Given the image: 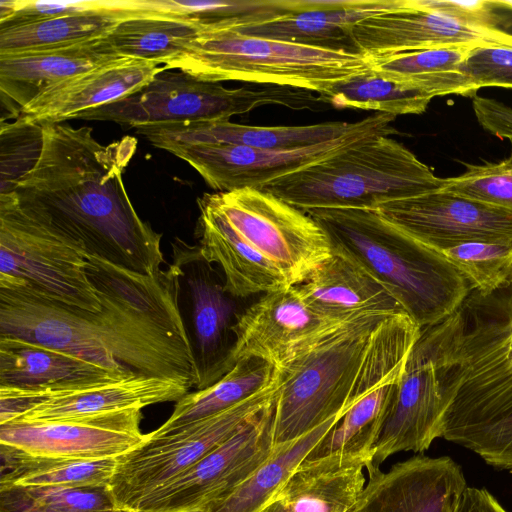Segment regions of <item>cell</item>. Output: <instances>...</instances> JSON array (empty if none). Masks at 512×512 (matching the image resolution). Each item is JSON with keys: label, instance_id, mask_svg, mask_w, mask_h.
<instances>
[{"label": "cell", "instance_id": "cell-47", "mask_svg": "<svg viewBox=\"0 0 512 512\" xmlns=\"http://www.w3.org/2000/svg\"><path fill=\"white\" fill-rule=\"evenodd\" d=\"M261 512H290L279 500H273Z\"/></svg>", "mask_w": 512, "mask_h": 512}, {"label": "cell", "instance_id": "cell-27", "mask_svg": "<svg viewBox=\"0 0 512 512\" xmlns=\"http://www.w3.org/2000/svg\"><path fill=\"white\" fill-rule=\"evenodd\" d=\"M118 57L104 36L70 45L0 54L2 100L14 104L18 114L50 86Z\"/></svg>", "mask_w": 512, "mask_h": 512}, {"label": "cell", "instance_id": "cell-21", "mask_svg": "<svg viewBox=\"0 0 512 512\" xmlns=\"http://www.w3.org/2000/svg\"><path fill=\"white\" fill-rule=\"evenodd\" d=\"M367 471L369 481L352 512H457L468 486L449 456H414L387 472Z\"/></svg>", "mask_w": 512, "mask_h": 512}, {"label": "cell", "instance_id": "cell-23", "mask_svg": "<svg viewBox=\"0 0 512 512\" xmlns=\"http://www.w3.org/2000/svg\"><path fill=\"white\" fill-rule=\"evenodd\" d=\"M375 114L356 122L328 121L305 126H248L224 121L173 122L140 125L136 132L154 146L227 143L263 149L289 150L325 143L360 130Z\"/></svg>", "mask_w": 512, "mask_h": 512}, {"label": "cell", "instance_id": "cell-41", "mask_svg": "<svg viewBox=\"0 0 512 512\" xmlns=\"http://www.w3.org/2000/svg\"><path fill=\"white\" fill-rule=\"evenodd\" d=\"M122 11L130 12L129 0H1L0 28L22 25L67 15Z\"/></svg>", "mask_w": 512, "mask_h": 512}, {"label": "cell", "instance_id": "cell-4", "mask_svg": "<svg viewBox=\"0 0 512 512\" xmlns=\"http://www.w3.org/2000/svg\"><path fill=\"white\" fill-rule=\"evenodd\" d=\"M343 248L384 283L421 328L452 315L472 290L441 253L403 231L378 210L307 211Z\"/></svg>", "mask_w": 512, "mask_h": 512}, {"label": "cell", "instance_id": "cell-38", "mask_svg": "<svg viewBox=\"0 0 512 512\" xmlns=\"http://www.w3.org/2000/svg\"><path fill=\"white\" fill-rule=\"evenodd\" d=\"M441 253L463 274L472 290L490 294L512 283V246L474 241Z\"/></svg>", "mask_w": 512, "mask_h": 512}, {"label": "cell", "instance_id": "cell-40", "mask_svg": "<svg viewBox=\"0 0 512 512\" xmlns=\"http://www.w3.org/2000/svg\"><path fill=\"white\" fill-rule=\"evenodd\" d=\"M0 504L54 512L117 511L108 488H33L0 490Z\"/></svg>", "mask_w": 512, "mask_h": 512}, {"label": "cell", "instance_id": "cell-8", "mask_svg": "<svg viewBox=\"0 0 512 512\" xmlns=\"http://www.w3.org/2000/svg\"><path fill=\"white\" fill-rule=\"evenodd\" d=\"M317 110L312 92L288 87L226 88L186 72L164 69L142 90L82 113L77 119L111 121L130 127L156 123L224 121L265 105Z\"/></svg>", "mask_w": 512, "mask_h": 512}, {"label": "cell", "instance_id": "cell-31", "mask_svg": "<svg viewBox=\"0 0 512 512\" xmlns=\"http://www.w3.org/2000/svg\"><path fill=\"white\" fill-rule=\"evenodd\" d=\"M474 47L450 46L369 58L370 69L384 77L419 88L433 97L477 95L459 71Z\"/></svg>", "mask_w": 512, "mask_h": 512}, {"label": "cell", "instance_id": "cell-14", "mask_svg": "<svg viewBox=\"0 0 512 512\" xmlns=\"http://www.w3.org/2000/svg\"><path fill=\"white\" fill-rule=\"evenodd\" d=\"M446 409L436 324L422 329L413 347L366 469L379 468L398 452L428 450L442 438Z\"/></svg>", "mask_w": 512, "mask_h": 512}, {"label": "cell", "instance_id": "cell-2", "mask_svg": "<svg viewBox=\"0 0 512 512\" xmlns=\"http://www.w3.org/2000/svg\"><path fill=\"white\" fill-rule=\"evenodd\" d=\"M438 325L442 438L512 473V283L487 295L471 290Z\"/></svg>", "mask_w": 512, "mask_h": 512}, {"label": "cell", "instance_id": "cell-32", "mask_svg": "<svg viewBox=\"0 0 512 512\" xmlns=\"http://www.w3.org/2000/svg\"><path fill=\"white\" fill-rule=\"evenodd\" d=\"M275 373V366L259 359L238 361L212 385L185 394L167 421L152 432L168 433L229 409L267 386Z\"/></svg>", "mask_w": 512, "mask_h": 512}, {"label": "cell", "instance_id": "cell-15", "mask_svg": "<svg viewBox=\"0 0 512 512\" xmlns=\"http://www.w3.org/2000/svg\"><path fill=\"white\" fill-rule=\"evenodd\" d=\"M189 389L143 374L58 390L0 387V424L82 417L178 401Z\"/></svg>", "mask_w": 512, "mask_h": 512}, {"label": "cell", "instance_id": "cell-20", "mask_svg": "<svg viewBox=\"0 0 512 512\" xmlns=\"http://www.w3.org/2000/svg\"><path fill=\"white\" fill-rule=\"evenodd\" d=\"M91 313L0 288V336L60 350L116 372H133L113 357Z\"/></svg>", "mask_w": 512, "mask_h": 512}, {"label": "cell", "instance_id": "cell-18", "mask_svg": "<svg viewBox=\"0 0 512 512\" xmlns=\"http://www.w3.org/2000/svg\"><path fill=\"white\" fill-rule=\"evenodd\" d=\"M377 210L438 252L474 241L512 246L511 213L444 189L388 202Z\"/></svg>", "mask_w": 512, "mask_h": 512}, {"label": "cell", "instance_id": "cell-42", "mask_svg": "<svg viewBox=\"0 0 512 512\" xmlns=\"http://www.w3.org/2000/svg\"><path fill=\"white\" fill-rule=\"evenodd\" d=\"M459 71L476 94L484 87L512 89V46L488 44L474 47Z\"/></svg>", "mask_w": 512, "mask_h": 512}, {"label": "cell", "instance_id": "cell-9", "mask_svg": "<svg viewBox=\"0 0 512 512\" xmlns=\"http://www.w3.org/2000/svg\"><path fill=\"white\" fill-rule=\"evenodd\" d=\"M280 383L276 368L267 386L231 408L168 433L146 434L141 444L116 458L108 486L115 509L131 512L146 495L229 439L275 399Z\"/></svg>", "mask_w": 512, "mask_h": 512}, {"label": "cell", "instance_id": "cell-30", "mask_svg": "<svg viewBox=\"0 0 512 512\" xmlns=\"http://www.w3.org/2000/svg\"><path fill=\"white\" fill-rule=\"evenodd\" d=\"M0 490L33 488H108L116 458L33 457L0 449Z\"/></svg>", "mask_w": 512, "mask_h": 512}, {"label": "cell", "instance_id": "cell-26", "mask_svg": "<svg viewBox=\"0 0 512 512\" xmlns=\"http://www.w3.org/2000/svg\"><path fill=\"white\" fill-rule=\"evenodd\" d=\"M197 202V245L206 261L221 268L229 294L246 298L291 286L281 271L233 228L207 194Z\"/></svg>", "mask_w": 512, "mask_h": 512}, {"label": "cell", "instance_id": "cell-44", "mask_svg": "<svg viewBox=\"0 0 512 512\" xmlns=\"http://www.w3.org/2000/svg\"><path fill=\"white\" fill-rule=\"evenodd\" d=\"M473 111L478 123L500 139L512 140V108L498 100L475 95Z\"/></svg>", "mask_w": 512, "mask_h": 512}, {"label": "cell", "instance_id": "cell-24", "mask_svg": "<svg viewBox=\"0 0 512 512\" xmlns=\"http://www.w3.org/2000/svg\"><path fill=\"white\" fill-rule=\"evenodd\" d=\"M404 3L405 0H295L286 13L254 25L235 27L252 36L358 52L352 36L356 24Z\"/></svg>", "mask_w": 512, "mask_h": 512}, {"label": "cell", "instance_id": "cell-10", "mask_svg": "<svg viewBox=\"0 0 512 512\" xmlns=\"http://www.w3.org/2000/svg\"><path fill=\"white\" fill-rule=\"evenodd\" d=\"M207 195L291 285L303 282L332 254L328 233L310 214L268 191L241 188Z\"/></svg>", "mask_w": 512, "mask_h": 512}, {"label": "cell", "instance_id": "cell-45", "mask_svg": "<svg viewBox=\"0 0 512 512\" xmlns=\"http://www.w3.org/2000/svg\"><path fill=\"white\" fill-rule=\"evenodd\" d=\"M457 512H508L486 488L467 486Z\"/></svg>", "mask_w": 512, "mask_h": 512}, {"label": "cell", "instance_id": "cell-3", "mask_svg": "<svg viewBox=\"0 0 512 512\" xmlns=\"http://www.w3.org/2000/svg\"><path fill=\"white\" fill-rule=\"evenodd\" d=\"M87 274L101 306L91 316L113 357L136 374L195 387L178 264L145 275L88 254Z\"/></svg>", "mask_w": 512, "mask_h": 512}, {"label": "cell", "instance_id": "cell-13", "mask_svg": "<svg viewBox=\"0 0 512 512\" xmlns=\"http://www.w3.org/2000/svg\"><path fill=\"white\" fill-rule=\"evenodd\" d=\"M173 261L181 270L179 305L195 363L196 390L207 388L231 368L234 325L241 312L224 278L201 255L198 245L172 242Z\"/></svg>", "mask_w": 512, "mask_h": 512}, {"label": "cell", "instance_id": "cell-37", "mask_svg": "<svg viewBox=\"0 0 512 512\" xmlns=\"http://www.w3.org/2000/svg\"><path fill=\"white\" fill-rule=\"evenodd\" d=\"M131 18L135 16L129 12H90L0 28V54L101 38L118 23Z\"/></svg>", "mask_w": 512, "mask_h": 512}, {"label": "cell", "instance_id": "cell-16", "mask_svg": "<svg viewBox=\"0 0 512 512\" xmlns=\"http://www.w3.org/2000/svg\"><path fill=\"white\" fill-rule=\"evenodd\" d=\"M141 409L75 418L0 424V449L33 457L117 458L141 444Z\"/></svg>", "mask_w": 512, "mask_h": 512}, {"label": "cell", "instance_id": "cell-46", "mask_svg": "<svg viewBox=\"0 0 512 512\" xmlns=\"http://www.w3.org/2000/svg\"><path fill=\"white\" fill-rule=\"evenodd\" d=\"M1 512H54L48 510H41L27 506L20 505H11V504H1ZM111 512H119V511H111Z\"/></svg>", "mask_w": 512, "mask_h": 512}, {"label": "cell", "instance_id": "cell-28", "mask_svg": "<svg viewBox=\"0 0 512 512\" xmlns=\"http://www.w3.org/2000/svg\"><path fill=\"white\" fill-rule=\"evenodd\" d=\"M134 374L116 372L19 338L0 336V387L28 391L58 390Z\"/></svg>", "mask_w": 512, "mask_h": 512}, {"label": "cell", "instance_id": "cell-34", "mask_svg": "<svg viewBox=\"0 0 512 512\" xmlns=\"http://www.w3.org/2000/svg\"><path fill=\"white\" fill-rule=\"evenodd\" d=\"M399 380L400 378L384 382L363 395L322 437L305 459L342 454L364 458L368 464L392 406Z\"/></svg>", "mask_w": 512, "mask_h": 512}, {"label": "cell", "instance_id": "cell-6", "mask_svg": "<svg viewBox=\"0 0 512 512\" xmlns=\"http://www.w3.org/2000/svg\"><path fill=\"white\" fill-rule=\"evenodd\" d=\"M443 178L390 136H374L279 178L268 191L307 212L369 209L441 189Z\"/></svg>", "mask_w": 512, "mask_h": 512}, {"label": "cell", "instance_id": "cell-12", "mask_svg": "<svg viewBox=\"0 0 512 512\" xmlns=\"http://www.w3.org/2000/svg\"><path fill=\"white\" fill-rule=\"evenodd\" d=\"M396 116L375 113L364 128L337 139L303 148L277 150L227 143L174 144L164 150L189 163L218 192L263 189L273 181L325 160L374 136L397 133Z\"/></svg>", "mask_w": 512, "mask_h": 512}, {"label": "cell", "instance_id": "cell-25", "mask_svg": "<svg viewBox=\"0 0 512 512\" xmlns=\"http://www.w3.org/2000/svg\"><path fill=\"white\" fill-rule=\"evenodd\" d=\"M296 287L307 304L337 319L370 313H406L384 283L334 244L330 257Z\"/></svg>", "mask_w": 512, "mask_h": 512}, {"label": "cell", "instance_id": "cell-39", "mask_svg": "<svg viewBox=\"0 0 512 512\" xmlns=\"http://www.w3.org/2000/svg\"><path fill=\"white\" fill-rule=\"evenodd\" d=\"M465 166L459 176L443 178L441 189L512 214V149L500 162Z\"/></svg>", "mask_w": 512, "mask_h": 512}, {"label": "cell", "instance_id": "cell-35", "mask_svg": "<svg viewBox=\"0 0 512 512\" xmlns=\"http://www.w3.org/2000/svg\"><path fill=\"white\" fill-rule=\"evenodd\" d=\"M206 24L161 17H136L118 23L105 42L120 57L165 64L180 55Z\"/></svg>", "mask_w": 512, "mask_h": 512}, {"label": "cell", "instance_id": "cell-5", "mask_svg": "<svg viewBox=\"0 0 512 512\" xmlns=\"http://www.w3.org/2000/svg\"><path fill=\"white\" fill-rule=\"evenodd\" d=\"M235 26L232 22L206 25L180 55L163 67L209 82L267 84L318 95L370 69L369 58L359 52L252 36Z\"/></svg>", "mask_w": 512, "mask_h": 512}, {"label": "cell", "instance_id": "cell-29", "mask_svg": "<svg viewBox=\"0 0 512 512\" xmlns=\"http://www.w3.org/2000/svg\"><path fill=\"white\" fill-rule=\"evenodd\" d=\"M366 464L342 454L305 459L275 499L290 512H352L364 489Z\"/></svg>", "mask_w": 512, "mask_h": 512}, {"label": "cell", "instance_id": "cell-1", "mask_svg": "<svg viewBox=\"0 0 512 512\" xmlns=\"http://www.w3.org/2000/svg\"><path fill=\"white\" fill-rule=\"evenodd\" d=\"M41 126L36 163L0 195L50 220L90 255L145 275L158 273L162 236L139 217L122 177L137 139L102 145L90 127Z\"/></svg>", "mask_w": 512, "mask_h": 512}, {"label": "cell", "instance_id": "cell-36", "mask_svg": "<svg viewBox=\"0 0 512 512\" xmlns=\"http://www.w3.org/2000/svg\"><path fill=\"white\" fill-rule=\"evenodd\" d=\"M318 98L336 108L376 111L397 117L424 113L434 97L369 69L335 83Z\"/></svg>", "mask_w": 512, "mask_h": 512}, {"label": "cell", "instance_id": "cell-19", "mask_svg": "<svg viewBox=\"0 0 512 512\" xmlns=\"http://www.w3.org/2000/svg\"><path fill=\"white\" fill-rule=\"evenodd\" d=\"M352 36L356 50L368 58L438 47L512 46V33L463 23L419 0L360 21Z\"/></svg>", "mask_w": 512, "mask_h": 512}, {"label": "cell", "instance_id": "cell-43", "mask_svg": "<svg viewBox=\"0 0 512 512\" xmlns=\"http://www.w3.org/2000/svg\"><path fill=\"white\" fill-rule=\"evenodd\" d=\"M422 5L463 23L509 32L512 28V1L419 0Z\"/></svg>", "mask_w": 512, "mask_h": 512}, {"label": "cell", "instance_id": "cell-33", "mask_svg": "<svg viewBox=\"0 0 512 512\" xmlns=\"http://www.w3.org/2000/svg\"><path fill=\"white\" fill-rule=\"evenodd\" d=\"M338 421H328L296 440L276 445L269 458L243 483L205 512H261L276 498L308 453Z\"/></svg>", "mask_w": 512, "mask_h": 512}, {"label": "cell", "instance_id": "cell-7", "mask_svg": "<svg viewBox=\"0 0 512 512\" xmlns=\"http://www.w3.org/2000/svg\"><path fill=\"white\" fill-rule=\"evenodd\" d=\"M83 244L44 216L0 195V288L101 310Z\"/></svg>", "mask_w": 512, "mask_h": 512}, {"label": "cell", "instance_id": "cell-11", "mask_svg": "<svg viewBox=\"0 0 512 512\" xmlns=\"http://www.w3.org/2000/svg\"><path fill=\"white\" fill-rule=\"evenodd\" d=\"M276 397L229 439L146 495L131 512H205L226 498L274 450Z\"/></svg>", "mask_w": 512, "mask_h": 512}, {"label": "cell", "instance_id": "cell-17", "mask_svg": "<svg viewBox=\"0 0 512 512\" xmlns=\"http://www.w3.org/2000/svg\"><path fill=\"white\" fill-rule=\"evenodd\" d=\"M349 320L317 311L305 302L296 285L263 294L241 312L234 325L231 365L259 359L279 367Z\"/></svg>", "mask_w": 512, "mask_h": 512}, {"label": "cell", "instance_id": "cell-22", "mask_svg": "<svg viewBox=\"0 0 512 512\" xmlns=\"http://www.w3.org/2000/svg\"><path fill=\"white\" fill-rule=\"evenodd\" d=\"M164 69L155 62L118 57L50 86L20 109L14 122L42 125L77 119L142 90Z\"/></svg>", "mask_w": 512, "mask_h": 512}]
</instances>
